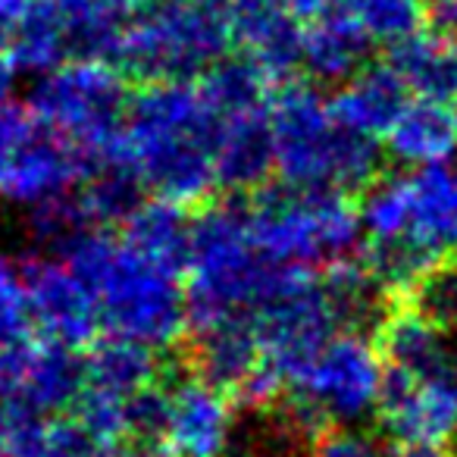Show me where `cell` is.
Here are the masks:
<instances>
[{
    "mask_svg": "<svg viewBox=\"0 0 457 457\" xmlns=\"http://www.w3.org/2000/svg\"><path fill=\"white\" fill-rule=\"evenodd\" d=\"M85 388V354L54 338H29L0 354V407L10 420L72 413Z\"/></svg>",
    "mask_w": 457,
    "mask_h": 457,
    "instance_id": "9c48e42d",
    "label": "cell"
},
{
    "mask_svg": "<svg viewBox=\"0 0 457 457\" xmlns=\"http://www.w3.org/2000/svg\"><path fill=\"white\" fill-rule=\"evenodd\" d=\"M361 222L367 242L404 236L411 222V176H379L363 188Z\"/></svg>",
    "mask_w": 457,
    "mask_h": 457,
    "instance_id": "4316f807",
    "label": "cell"
},
{
    "mask_svg": "<svg viewBox=\"0 0 457 457\" xmlns=\"http://www.w3.org/2000/svg\"><path fill=\"white\" fill-rule=\"evenodd\" d=\"M407 238L438 257L457 254V163L445 160L411 176V222Z\"/></svg>",
    "mask_w": 457,
    "mask_h": 457,
    "instance_id": "ffe728a7",
    "label": "cell"
},
{
    "mask_svg": "<svg viewBox=\"0 0 457 457\" xmlns=\"http://www.w3.org/2000/svg\"><path fill=\"white\" fill-rule=\"evenodd\" d=\"M254 245L276 263L323 270L357 251L361 204L345 191L267 185L242 197Z\"/></svg>",
    "mask_w": 457,
    "mask_h": 457,
    "instance_id": "8992f818",
    "label": "cell"
},
{
    "mask_svg": "<svg viewBox=\"0 0 457 457\" xmlns=\"http://www.w3.org/2000/svg\"><path fill=\"white\" fill-rule=\"evenodd\" d=\"M38 0H0V57L10 47V41L20 35L26 20L32 16Z\"/></svg>",
    "mask_w": 457,
    "mask_h": 457,
    "instance_id": "1f68e13d",
    "label": "cell"
},
{
    "mask_svg": "<svg viewBox=\"0 0 457 457\" xmlns=\"http://www.w3.org/2000/svg\"><path fill=\"white\" fill-rule=\"evenodd\" d=\"M236 404L226 388L191 370L166 379V423L154 457H228L238 429Z\"/></svg>",
    "mask_w": 457,
    "mask_h": 457,
    "instance_id": "30bf717a",
    "label": "cell"
},
{
    "mask_svg": "<svg viewBox=\"0 0 457 457\" xmlns=\"http://www.w3.org/2000/svg\"><path fill=\"white\" fill-rule=\"evenodd\" d=\"M445 379L451 382V388L457 392V348H451L448 354V367H445Z\"/></svg>",
    "mask_w": 457,
    "mask_h": 457,
    "instance_id": "74e56055",
    "label": "cell"
},
{
    "mask_svg": "<svg viewBox=\"0 0 457 457\" xmlns=\"http://www.w3.org/2000/svg\"><path fill=\"white\" fill-rule=\"evenodd\" d=\"M220 129L222 113L204 91L201 79L147 82L132 95L113 157L138 176L151 197L201 210L220 191Z\"/></svg>",
    "mask_w": 457,
    "mask_h": 457,
    "instance_id": "6da1fadb",
    "label": "cell"
},
{
    "mask_svg": "<svg viewBox=\"0 0 457 457\" xmlns=\"http://www.w3.org/2000/svg\"><path fill=\"white\" fill-rule=\"evenodd\" d=\"M404 301H411L423 317H429L438 329H457V254L438 261L423 279L413 286V292Z\"/></svg>",
    "mask_w": 457,
    "mask_h": 457,
    "instance_id": "f1b7e54d",
    "label": "cell"
},
{
    "mask_svg": "<svg viewBox=\"0 0 457 457\" xmlns=\"http://www.w3.org/2000/svg\"><path fill=\"white\" fill-rule=\"evenodd\" d=\"M454 457H457V454H454Z\"/></svg>",
    "mask_w": 457,
    "mask_h": 457,
    "instance_id": "60d3db41",
    "label": "cell"
},
{
    "mask_svg": "<svg viewBox=\"0 0 457 457\" xmlns=\"http://www.w3.org/2000/svg\"><path fill=\"white\" fill-rule=\"evenodd\" d=\"M191 222L195 216H188V207L151 197L122 222L120 236L141 254L185 273L191 254Z\"/></svg>",
    "mask_w": 457,
    "mask_h": 457,
    "instance_id": "cb8c5ba5",
    "label": "cell"
},
{
    "mask_svg": "<svg viewBox=\"0 0 457 457\" xmlns=\"http://www.w3.org/2000/svg\"><path fill=\"white\" fill-rule=\"evenodd\" d=\"M228 0H147L132 7L113 63L129 79H197L232 51Z\"/></svg>",
    "mask_w": 457,
    "mask_h": 457,
    "instance_id": "5b68a950",
    "label": "cell"
},
{
    "mask_svg": "<svg viewBox=\"0 0 457 457\" xmlns=\"http://www.w3.org/2000/svg\"><path fill=\"white\" fill-rule=\"evenodd\" d=\"M54 254L91 286L110 336L166 351L191 332L185 273L141 254L120 232L85 226Z\"/></svg>",
    "mask_w": 457,
    "mask_h": 457,
    "instance_id": "7a4b0ae2",
    "label": "cell"
},
{
    "mask_svg": "<svg viewBox=\"0 0 457 457\" xmlns=\"http://www.w3.org/2000/svg\"><path fill=\"white\" fill-rule=\"evenodd\" d=\"M91 166L95 160L85 157L79 147H72L60 135H54L47 126H41L4 166L0 195L32 210L38 204L76 191L88 179Z\"/></svg>",
    "mask_w": 457,
    "mask_h": 457,
    "instance_id": "5bb4252c",
    "label": "cell"
},
{
    "mask_svg": "<svg viewBox=\"0 0 457 457\" xmlns=\"http://www.w3.org/2000/svg\"><path fill=\"white\" fill-rule=\"evenodd\" d=\"M261 367L263 351L251 320H228V323L191 332L188 370L226 388L236 401L261 373Z\"/></svg>",
    "mask_w": 457,
    "mask_h": 457,
    "instance_id": "e0dca14e",
    "label": "cell"
},
{
    "mask_svg": "<svg viewBox=\"0 0 457 457\" xmlns=\"http://www.w3.org/2000/svg\"><path fill=\"white\" fill-rule=\"evenodd\" d=\"M228 22L242 57L254 60L276 85L295 79L301 70L304 20L282 0H228Z\"/></svg>",
    "mask_w": 457,
    "mask_h": 457,
    "instance_id": "9a60e30c",
    "label": "cell"
},
{
    "mask_svg": "<svg viewBox=\"0 0 457 457\" xmlns=\"http://www.w3.org/2000/svg\"><path fill=\"white\" fill-rule=\"evenodd\" d=\"M276 172L295 188L363 191L382 176L379 147L373 135H363L338 120L332 97L313 82L288 79L270 97Z\"/></svg>",
    "mask_w": 457,
    "mask_h": 457,
    "instance_id": "3957f363",
    "label": "cell"
},
{
    "mask_svg": "<svg viewBox=\"0 0 457 457\" xmlns=\"http://www.w3.org/2000/svg\"><path fill=\"white\" fill-rule=\"evenodd\" d=\"M348 20L361 26L373 45H401L429 22V0H336Z\"/></svg>",
    "mask_w": 457,
    "mask_h": 457,
    "instance_id": "484cf974",
    "label": "cell"
},
{
    "mask_svg": "<svg viewBox=\"0 0 457 457\" xmlns=\"http://www.w3.org/2000/svg\"><path fill=\"white\" fill-rule=\"evenodd\" d=\"M376 420L395 442L445 445L457 436V392L445 376L420 379L388 367Z\"/></svg>",
    "mask_w": 457,
    "mask_h": 457,
    "instance_id": "4fadbf2b",
    "label": "cell"
},
{
    "mask_svg": "<svg viewBox=\"0 0 457 457\" xmlns=\"http://www.w3.org/2000/svg\"><path fill=\"white\" fill-rule=\"evenodd\" d=\"M163 379L157 348L110 336L85 351V388L76 404L104 417L129 420L132 401Z\"/></svg>",
    "mask_w": 457,
    "mask_h": 457,
    "instance_id": "7c38bea8",
    "label": "cell"
},
{
    "mask_svg": "<svg viewBox=\"0 0 457 457\" xmlns=\"http://www.w3.org/2000/svg\"><path fill=\"white\" fill-rule=\"evenodd\" d=\"M101 442L88 436L76 420H10L7 457H104Z\"/></svg>",
    "mask_w": 457,
    "mask_h": 457,
    "instance_id": "d4e9b609",
    "label": "cell"
},
{
    "mask_svg": "<svg viewBox=\"0 0 457 457\" xmlns=\"http://www.w3.org/2000/svg\"><path fill=\"white\" fill-rule=\"evenodd\" d=\"M286 273L288 263L270 261L254 245L242 201H210L195 210L185 270L191 332L228 320H251Z\"/></svg>",
    "mask_w": 457,
    "mask_h": 457,
    "instance_id": "277c9868",
    "label": "cell"
},
{
    "mask_svg": "<svg viewBox=\"0 0 457 457\" xmlns=\"http://www.w3.org/2000/svg\"><path fill=\"white\" fill-rule=\"evenodd\" d=\"M392 63L413 97L442 104L457 97V32L420 29L392 47Z\"/></svg>",
    "mask_w": 457,
    "mask_h": 457,
    "instance_id": "603a6c76",
    "label": "cell"
},
{
    "mask_svg": "<svg viewBox=\"0 0 457 457\" xmlns=\"http://www.w3.org/2000/svg\"><path fill=\"white\" fill-rule=\"evenodd\" d=\"M273 172L276 151L270 104L222 116L220 141H216V182H220V188L248 197L267 188Z\"/></svg>",
    "mask_w": 457,
    "mask_h": 457,
    "instance_id": "2e32d148",
    "label": "cell"
},
{
    "mask_svg": "<svg viewBox=\"0 0 457 457\" xmlns=\"http://www.w3.org/2000/svg\"><path fill=\"white\" fill-rule=\"evenodd\" d=\"M129 104V76L116 63L97 57L66 60L41 72L29 91V107L35 116L95 163L113 157Z\"/></svg>",
    "mask_w": 457,
    "mask_h": 457,
    "instance_id": "ba28073f",
    "label": "cell"
},
{
    "mask_svg": "<svg viewBox=\"0 0 457 457\" xmlns=\"http://www.w3.org/2000/svg\"><path fill=\"white\" fill-rule=\"evenodd\" d=\"M13 79H16V70L7 63V60L0 57V104L10 101V91H13Z\"/></svg>",
    "mask_w": 457,
    "mask_h": 457,
    "instance_id": "d590c367",
    "label": "cell"
},
{
    "mask_svg": "<svg viewBox=\"0 0 457 457\" xmlns=\"http://www.w3.org/2000/svg\"><path fill=\"white\" fill-rule=\"evenodd\" d=\"M7 442H10V413L0 407V457H7Z\"/></svg>",
    "mask_w": 457,
    "mask_h": 457,
    "instance_id": "8d00e7d4",
    "label": "cell"
},
{
    "mask_svg": "<svg viewBox=\"0 0 457 457\" xmlns=\"http://www.w3.org/2000/svg\"><path fill=\"white\" fill-rule=\"evenodd\" d=\"M54 4H57V7L66 13V20H70V38H72V26H76L88 10H95L101 0H54Z\"/></svg>",
    "mask_w": 457,
    "mask_h": 457,
    "instance_id": "e575fe53",
    "label": "cell"
},
{
    "mask_svg": "<svg viewBox=\"0 0 457 457\" xmlns=\"http://www.w3.org/2000/svg\"><path fill=\"white\" fill-rule=\"evenodd\" d=\"M454 113H457V97H454Z\"/></svg>",
    "mask_w": 457,
    "mask_h": 457,
    "instance_id": "ab89813d",
    "label": "cell"
},
{
    "mask_svg": "<svg viewBox=\"0 0 457 457\" xmlns=\"http://www.w3.org/2000/svg\"><path fill=\"white\" fill-rule=\"evenodd\" d=\"M388 363L376 338L363 329H338L301 370L276 407L311 442L329 426H354L376 417Z\"/></svg>",
    "mask_w": 457,
    "mask_h": 457,
    "instance_id": "52a82bcc",
    "label": "cell"
},
{
    "mask_svg": "<svg viewBox=\"0 0 457 457\" xmlns=\"http://www.w3.org/2000/svg\"><path fill=\"white\" fill-rule=\"evenodd\" d=\"M282 4H286V7L304 22L317 20V16H323L326 10L336 7V0H282Z\"/></svg>",
    "mask_w": 457,
    "mask_h": 457,
    "instance_id": "836d02e7",
    "label": "cell"
},
{
    "mask_svg": "<svg viewBox=\"0 0 457 457\" xmlns=\"http://www.w3.org/2000/svg\"><path fill=\"white\" fill-rule=\"evenodd\" d=\"M22 270L32 298L35 329H41L45 338L88 351L104 329L101 307L88 282L57 254L29 257L22 261Z\"/></svg>",
    "mask_w": 457,
    "mask_h": 457,
    "instance_id": "8fae6325",
    "label": "cell"
},
{
    "mask_svg": "<svg viewBox=\"0 0 457 457\" xmlns=\"http://www.w3.org/2000/svg\"><path fill=\"white\" fill-rule=\"evenodd\" d=\"M376 345L392 370L436 379L448 367V342L429 317L417 311L411 301H392L382 320L376 323Z\"/></svg>",
    "mask_w": 457,
    "mask_h": 457,
    "instance_id": "ac0fdd59",
    "label": "cell"
},
{
    "mask_svg": "<svg viewBox=\"0 0 457 457\" xmlns=\"http://www.w3.org/2000/svg\"><path fill=\"white\" fill-rule=\"evenodd\" d=\"M411 88L401 79V72L395 70L392 60L386 63H363L348 82H342V88L332 95V110L338 113V120L348 122L351 129L373 138H386L388 129L395 126L404 107L411 101Z\"/></svg>",
    "mask_w": 457,
    "mask_h": 457,
    "instance_id": "d6986e66",
    "label": "cell"
},
{
    "mask_svg": "<svg viewBox=\"0 0 457 457\" xmlns=\"http://www.w3.org/2000/svg\"><path fill=\"white\" fill-rule=\"evenodd\" d=\"M129 4H132V7H141V4H147V0H129Z\"/></svg>",
    "mask_w": 457,
    "mask_h": 457,
    "instance_id": "f35d334b",
    "label": "cell"
},
{
    "mask_svg": "<svg viewBox=\"0 0 457 457\" xmlns=\"http://www.w3.org/2000/svg\"><path fill=\"white\" fill-rule=\"evenodd\" d=\"M388 457H454L442 442H395Z\"/></svg>",
    "mask_w": 457,
    "mask_h": 457,
    "instance_id": "d6a6232c",
    "label": "cell"
},
{
    "mask_svg": "<svg viewBox=\"0 0 457 457\" xmlns=\"http://www.w3.org/2000/svg\"><path fill=\"white\" fill-rule=\"evenodd\" d=\"M370 45L373 41L361 32L354 20L338 7L326 10L323 16L304 22V47H301V70L313 82L342 85L370 63Z\"/></svg>",
    "mask_w": 457,
    "mask_h": 457,
    "instance_id": "44dd1931",
    "label": "cell"
},
{
    "mask_svg": "<svg viewBox=\"0 0 457 457\" xmlns=\"http://www.w3.org/2000/svg\"><path fill=\"white\" fill-rule=\"evenodd\" d=\"M307 457H388L379 438L354 426H329L311 442Z\"/></svg>",
    "mask_w": 457,
    "mask_h": 457,
    "instance_id": "f546056e",
    "label": "cell"
},
{
    "mask_svg": "<svg viewBox=\"0 0 457 457\" xmlns=\"http://www.w3.org/2000/svg\"><path fill=\"white\" fill-rule=\"evenodd\" d=\"M35 329L32 298H29L22 263L0 254V354L29 342Z\"/></svg>",
    "mask_w": 457,
    "mask_h": 457,
    "instance_id": "83f0119b",
    "label": "cell"
},
{
    "mask_svg": "<svg viewBox=\"0 0 457 457\" xmlns=\"http://www.w3.org/2000/svg\"><path fill=\"white\" fill-rule=\"evenodd\" d=\"M386 147L404 166H436L457 154V113L442 101H411L386 135Z\"/></svg>",
    "mask_w": 457,
    "mask_h": 457,
    "instance_id": "7402d4cb",
    "label": "cell"
},
{
    "mask_svg": "<svg viewBox=\"0 0 457 457\" xmlns=\"http://www.w3.org/2000/svg\"><path fill=\"white\" fill-rule=\"evenodd\" d=\"M257 417L263 420V438L254 445H248V448L236 451V454H228V457H298V448H295V445H301L304 438L288 426V420L282 417L276 407L257 411Z\"/></svg>",
    "mask_w": 457,
    "mask_h": 457,
    "instance_id": "4dcf8cb0",
    "label": "cell"
}]
</instances>
